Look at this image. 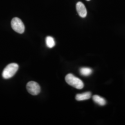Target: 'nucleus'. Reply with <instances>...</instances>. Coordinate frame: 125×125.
I'll list each match as a JSON object with an SVG mask.
<instances>
[{
  "label": "nucleus",
  "instance_id": "6",
  "mask_svg": "<svg viewBox=\"0 0 125 125\" xmlns=\"http://www.w3.org/2000/svg\"><path fill=\"white\" fill-rule=\"evenodd\" d=\"M91 96V93L90 92H86L82 94H77L76 96V99L78 101H82L88 100Z\"/></svg>",
  "mask_w": 125,
  "mask_h": 125
},
{
  "label": "nucleus",
  "instance_id": "8",
  "mask_svg": "<svg viewBox=\"0 0 125 125\" xmlns=\"http://www.w3.org/2000/svg\"><path fill=\"white\" fill-rule=\"evenodd\" d=\"M46 45L48 47L52 48L55 45V42L53 38L51 36H47L45 39Z\"/></svg>",
  "mask_w": 125,
  "mask_h": 125
},
{
  "label": "nucleus",
  "instance_id": "1",
  "mask_svg": "<svg viewBox=\"0 0 125 125\" xmlns=\"http://www.w3.org/2000/svg\"><path fill=\"white\" fill-rule=\"evenodd\" d=\"M65 81L68 84L77 89H82L84 87L83 82L72 74H67L65 76Z\"/></svg>",
  "mask_w": 125,
  "mask_h": 125
},
{
  "label": "nucleus",
  "instance_id": "10",
  "mask_svg": "<svg viewBox=\"0 0 125 125\" xmlns=\"http://www.w3.org/2000/svg\"><path fill=\"white\" fill-rule=\"evenodd\" d=\"M87 0V1H89V0Z\"/></svg>",
  "mask_w": 125,
  "mask_h": 125
},
{
  "label": "nucleus",
  "instance_id": "9",
  "mask_svg": "<svg viewBox=\"0 0 125 125\" xmlns=\"http://www.w3.org/2000/svg\"><path fill=\"white\" fill-rule=\"evenodd\" d=\"M80 73L83 76H89L92 73V70L88 67H83L80 69Z\"/></svg>",
  "mask_w": 125,
  "mask_h": 125
},
{
  "label": "nucleus",
  "instance_id": "4",
  "mask_svg": "<svg viewBox=\"0 0 125 125\" xmlns=\"http://www.w3.org/2000/svg\"><path fill=\"white\" fill-rule=\"evenodd\" d=\"M27 89L28 92L31 95H36L40 93V87L35 82L31 81L27 83Z\"/></svg>",
  "mask_w": 125,
  "mask_h": 125
},
{
  "label": "nucleus",
  "instance_id": "3",
  "mask_svg": "<svg viewBox=\"0 0 125 125\" xmlns=\"http://www.w3.org/2000/svg\"><path fill=\"white\" fill-rule=\"evenodd\" d=\"M11 25L13 30L19 33L22 34L25 31V26L22 21L19 18H13L12 20Z\"/></svg>",
  "mask_w": 125,
  "mask_h": 125
},
{
  "label": "nucleus",
  "instance_id": "5",
  "mask_svg": "<svg viewBox=\"0 0 125 125\" xmlns=\"http://www.w3.org/2000/svg\"><path fill=\"white\" fill-rule=\"evenodd\" d=\"M76 9L79 15L82 18H85L87 14V9L85 5L81 1L78 2L76 4Z\"/></svg>",
  "mask_w": 125,
  "mask_h": 125
},
{
  "label": "nucleus",
  "instance_id": "7",
  "mask_svg": "<svg viewBox=\"0 0 125 125\" xmlns=\"http://www.w3.org/2000/svg\"><path fill=\"white\" fill-rule=\"evenodd\" d=\"M93 100L94 102L100 106H104L106 104V101L105 99L99 96L98 95H94L93 96Z\"/></svg>",
  "mask_w": 125,
  "mask_h": 125
},
{
  "label": "nucleus",
  "instance_id": "2",
  "mask_svg": "<svg viewBox=\"0 0 125 125\" xmlns=\"http://www.w3.org/2000/svg\"><path fill=\"white\" fill-rule=\"evenodd\" d=\"M19 65L16 63H11L5 68L2 73V77L4 79H9L12 77L17 72Z\"/></svg>",
  "mask_w": 125,
  "mask_h": 125
}]
</instances>
